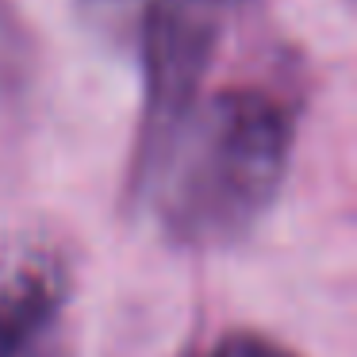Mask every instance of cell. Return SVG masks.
<instances>
[{"instance_id":"6da1fadb","label":"cell","mask_w":357,"mask_h":357,"mask_svg":"<svg viewBox=\"0 0 357 357\" xmlns=\"http://www.w3.org/2000/svg\"><path fill=\"white\" fill-rule=\"evenodd\" d=\"M292 154V116L257 89L196 100L146 154L162 223L181 242H231L280 192Z\"/></svg>"},{"instance_id":"7a4b0ae2","label":"cell","mask_w":357,"mask_h":357,"mask_svg":"<svg viewBox=\"0 0 357 357\" xmlns=\"http://www.w3.org/2000/svg\"><path fill=\"white\" fill-rule=\"evenodd\" d=\"M135 43L146 77V127H142V158H146L200 100V81L215 47V24L208 20L200 0H150L139 12Z\"/></svg>"},{"instance_id":"3957f363","label":"cell","mask_w":357,"mask_h":357,"mask_svg":"<svg viewBox=\"0 0 357 357\" xmlns=\"http://www.w3.org/2000/svg\"><path fill=\"white\" fill-rule=\"evenodd\" d=\"M70 300V261L47 234L0 242V357H50Z\"/></svg>"},{"instance_id":"277c9868","label":"cell","mask_w":357,"mask_h":357,"mask_svg":"<svg viewBox=\"0 0 357 357\" xmlns=\"http://www.w3.org/2000/svg\"><path fill=\"white\" fill-rule=\"evenodd\" d=\"M31 62L35 54L24 20L12 8V0H0V93H16L24 85Z\"/></svg>"},{"instance_id":"5b68a950","label":"cell","mask_w":357,"mask_h":357,"mask_svg":"<svg viewBox=\"0 0 357 357\" xmlns=\"http://www.w3.org/2000/svg\"><path fill=\"white\" fill-rule=\"evenodd\" d=\"M208 357H296V354H288L284 346H277L273 338H261V334H227Z\"/></svg>"},{"instance_id":"8992f818","label":"cell","mask_w":357,"mask_h":357,"mask_svg":"<svg viewBox=\"0 0 357 357\" xmlns=\"http://www.w3.org/2000/svg\"><path fill=\"white\" fill-rule=\"evenodd\" d=\"M200 4H211V0H200Z\"/></svg>"}]
</instances>
